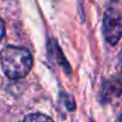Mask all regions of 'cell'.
Returning <instances> with one entry per match:
<instances>
[{
	"label": "cell",
	"instance_id": "cell-5",
	"mask_svg": "<svg viewBox=\"0 0 122 122\" xmlns=\"http://www.w3.org/2000/svg\"><path fill=\"white\" fill-rule=\"evenodd\" d=\"M118 67H120V71L122 72V50H121L120 56H118Z\"/></svg>",
	"mask_w": 122,
	"mask_h": 122
},
{
	"label": "cell",
	"instance_id": "cell-6",
	"mask_svg": "<svg viewBox=\"0 0 122 122\" xmlns=\"http://www.w3.org/2000/svg\"><path fill=\"white\" fill-rule=\"evenodd\" d=\"M117 120H118V121H122V114L118 116V118H117Z\"/></svg>",
	"mask_w": 122,
	"mask_h": 122
},
{
	"label": "cell",
	"instance_id": "cell-2",
	"mask_svg": "<svg viewBox=\"0 0 122 122\" xmlns=\"http://www.w3.org/2000/svg\"><path fill=\"white\" fill-rule=\"evenodd\" d=\"M103 34L107 42L111 46H115L122 34V22L121 16L115 9H109L105 11L103 17Z\"/></svg>",
	"mask_w": 122,
	"mask_h": 122
},
{
	"label": "cell",
	"instance_id": "cell-3",
	"mask_svg": "<svg viewBox=\"0 0 122 122\" xmlns=\"http://www.w3.org/2000/svg\"><path fill=\"white\" fill-rule=\"evenodd\" d=\"M25 121H46V120H51V117L43 115V114H32V115H28L24 117Z\"/></svg>",
	"mask_w": 122,
	"mask_h": 122
},
{
	"label": "cell",
	"instance_id": "cell-4",
	"mask_svg": "<svg viewBox=\"0 0 122 122\" xmlns=\"http://www.w3.org/2000/svg\"><path fill=\"white\" fill-rule=\"evenodd\" d=\"M4 35H5V22L0 18V41L3 40Z\"/></svg>",
	"mask_w": 122,
	"mask_h": 122
},
{
	"label": "cell",
	"instance_id": "cell-1",
	"mask_svg": "<svg viewBox=\"0 0 122 122\" xmlns=\"http://www.w3.org/2000/svg\"><path fill=\"white\" fill-rule=\"evenodd\" d=\"M32 62V55L25 48L9 46L0 53L1 68L10 79H20L26 77L31 71Z\"/></svg>",
	"mask_w": 122,
	"mask_h": 122
}]
</instances>
